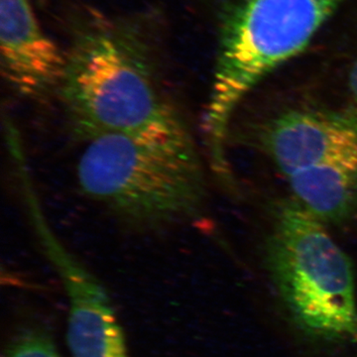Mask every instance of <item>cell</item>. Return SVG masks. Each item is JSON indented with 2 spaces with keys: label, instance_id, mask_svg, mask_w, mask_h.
<instances>
[{
  "label": "cell",
  "instance_id": "obj_2",
  "mask_svg": "<svg viewBox=\"0 0 357 357\" xmlns=\"http://www.w3.org/2000/svg\"><path fill=\"white\" fill-rule=\"evenodd\" d=\"M77 164L82 192L124 222L161 229L192 220L206 201L195 144H158L105 134L84 141Z\"/></svg>",
  "mask_w": 357,
  "mask_h": 357
},
{
  "label": "cell",
  "instance_id": "obj_3",
  "mask_svg": "<svg viewBox=\"0 0 357 357\" xmlns=\"http://www.w3.org/2000/svg\"><path fill=\"white\" fill-rule=\"evenodd\" d=\"M265 261L291 321L312 342L357 345L352 263L325 225L297 202L276 206Z\"/></svg>",
  "mask_w": 357,
  "mask_h": 357
},
{
  "label": "cell",
  "instance_id": "obj_5",
  "mask_svg": "<svg viewBox=\"0 0 357 357\" xmlns=\"http://www.w3.org/2000/svg\"><path fill=\"white\" fill-rule=\"evenodd\" d=\"M21 185L42 248L64 284L69 299L67 344L70 357H130L105 288L68 252L47 225L29 177L21 178Z\"/></svg>",
  "mask_w": 357,
  "mask_h": 357
},
{
  "label": "cell",
  "instance_id": "obj_4",
  "mask_svg": "<svg viewBox=\"0 0 357 357\" xmlns=\"http://www.w3.org/2000/svg\"><path fill=\"white\" fill-rule=\"evenodd\" d=\"M347 0H232L223 13L204 132L229 137L237 105L264 77L302 53Z\"/></svg>",
  "mask_w": 357,
  "mask_h": 357
},
{
  "label": "cell",
  "instance_id": "obj_6",
  "mask_svg": "<svg viewBox=\"0 0 357 357\" xmlns=\"http://www.w3.org/2000/svg\"><path fill=\"white\" fill-rule=\"evenodd\" d=\"M260 149L286 178L312 167L357 157V117L345 109L287 110L260 129Z\"/></svg>",
  "mask_w": 357,
  "mask_h": 357
},
{
  "label": "cell",
  "instance_id": "obj_8",
  "mask_svg": "<svg viewBox=\"0 0 357 357\" xmlns=\"http://www.w3.org/2000/svg\"><path fill=\"white\" fill-rule=\"evenodd\" d=\"M295 201L324 225H342L357 211V157L328 162L287 178Z\"/></svg>",
  "mask_w": 357,
  "mask_h": 357
},
{
  "label": "cell",
  "instance_id": "obj_7",
  "mask_svg": "<svg viewBox=\"0 0 357 357\" xmlns=\"http://www.w3.org/2000/svg\"><path fill=\"white\" fill-rule=\"evenodd\" d=\"M2 74L20 96L41 100L59 91L66 54L40 28L30 0H0Z\"/></svg>",
  "mask_w": 357,
  "mask_h": 357
},
{
  "label": "cell",
  "instance_id": "obj_10",
  "mask_svg": "<svg viewBox=\"0 0 357 357\" xmlns=\"http://www.w3.org/2000/svg\"><path fill=\"white\" fill-rule=\"evenodd\" d=\"M347 96L349 102L344 109L357 117V59L352 65L347 79Z\"/></svg>",
  "mask_w": 357,
  "mask_h": 357
},
{
  "label": "cell",
  "instance_id": "obj_9",
  "mask_svg": "<svg viewBox=\"0 0 357 357\" xmlns=\"http://www.w3.org/2000/svg\"><path fill=\"white\" fill-rule=\"evenodd\" d=\"M6 357H62L57 347L46 335L26 333L9 345Z\"/></svg>",
  "mask_w": 357,
  "mask_h": 357
},
{
  "label": "cell",
  "instance_id": "obj_1",
  "mask_svg": "<svg viewBox=\"0 0 357 357\" xmlns=\"http://www.w3.org/2000/svg\"><path fill=\"white\" fill-rule=\"evenodd\" d=\"M58 93L84 141L117 134L158 144L194 143L160 88L146 42L126 23L96 18L79 26Z\"/></svg>",
  "mask_w": 357,
  "mask_h": 357
}]
</instances>
